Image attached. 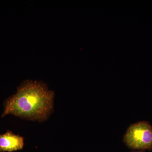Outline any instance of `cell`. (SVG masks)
<instances>
[{
  "label": "cell",
  "instance_id": "obj_2",
  "mask_svg": "<svg viewBox=\"0 0 152 152\" xmlns=\"http://www.w3.org/2000/svg\"><path fill=\"white\" fill-rule=\"evenodd\" d=\"M127 146L133 150L143 151L152 148V126L147 121L131 125L124 137Z\"/></svg>",
  "mask_w": 152,
  "mask_h": 152
},
{
  "label": "cell",
  "instance_id": "obj_4",
  "mask_svg": "<svg viewBox=\"0 0 152 152\" xmlns=\"http://www.w3.org/2000/svg\"><path fill=\"white\" fill-rule=\"evenodd\" d=\"M142 151H133L132 152H143Z\"/></svg>",
  "mask_w": 152,
  "mask_h": 152
},
{
  "label": "cell",
  "instance_id": "obj_1",
  "mask_svg": "<svg viewBox=\"0 0 152 152\" xmlns=\"http://www.w3.org/2000/svg\"><path fill=\"white\" fill-rule=\"evenodd\" d=\"M54 96V93L42 83L26 82L6 101L2 117L10 114L34 121H45L53 108Z\"/></svg>",
  "mask_w": 152,
  "mask_h": 152
},
{
  "label": "cell",
  "instance_id": "obj_3",
  "mask_svg": "<svg viewBox=\"0 0 152 152\" xmlns=\"http://www.w3.org/2000/svg\"><path fill=\"white\" fill-rule=\"evenodd\" d=\"M24 144L23 137L12 132L0 135V151L11 152L21 150Z\"/></svg>",
  "mask_w": 152,
  "mask_h": 152
}]
</instances>
